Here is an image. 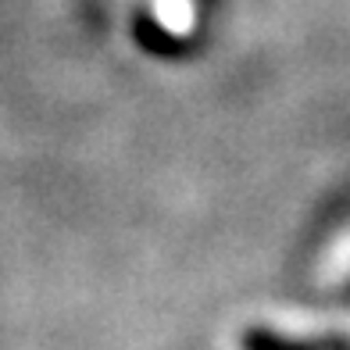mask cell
<instances>
[{"label": "cell", "instance_id": "6da1fadb", "mask_svg": "<svg viewBox=\"0 0 350 350\" xmlns=\"http://www.w3.org/2000/svg\"><path fill=\"white\" fill-rule=\"evenodd\" d=\"M154 11L172 36H186L197 25V0H154Z\"/></svg>", "mask_w": 350, "mask_h": 350}]
</instances>
